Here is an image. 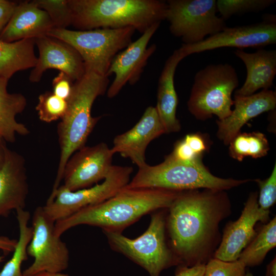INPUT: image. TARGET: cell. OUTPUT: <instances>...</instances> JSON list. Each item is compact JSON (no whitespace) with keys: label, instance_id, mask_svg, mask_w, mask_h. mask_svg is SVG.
Instances as JSON below:
<instances>
[{"label":"cell","instance_id":"1","mask_svg":"<svg viewBox=\"0 0 276 276\" xmlns=\"http://www.w3.org/2000/svg\"><path fill=\"white\" fill-rule=\"evenodd\" d=\"M229 204L224 191L179 192L168 208L166 223L169 246L178 266L205 264L206 253Z\"/></svg>","mask_w":276,"mask_h":276},{"label":"cell","instance_id":"2","mask_svg":"<svg viewBox=\"0 0 276 276\" xmlns=\"http://www.w3.org/2000/svg\"><path fill=\"white\" fill-rule=\"evenodd\" d=\"M180 192L124 187L102 202L85 207L56 221L55 233L61 237L66 231L79 225L100 227L103 231L122 233L142 216L160 209H168Z\"/></svg>","mask_w":276,"mask_h":276},{"label":"cell","instance_id":"3","mask_svg":"<svg viewBox=\"0 0 276 276\" xmlns=\"http://www.w3.org/2000/svg\"><path fill=\"white\" fill-rule=\"evenodd\" d=\"M109 82L108 77L86 70L74 83L71 95L67 100L66 111L57 126L60 154L52 191L60 186L65 165L70 156L85 146L101 119V117L91 116V108L97 97L107 91Z\"/></svg>","mask_w":276,"mask_h":276},{"label":"cell","instance_id":"4","mask_svg":"<svg viewBox=\"0 0 276 276\" xmlns=\"http://www.w3.org/2000/svg\"><path fill=\"white\" fill-rule=\"evenodd\" d=\"M72 23L78 30L132 27L140 33L165 20L166 1L68 0Z\"/></svg>","mask_w":276,"mask_h":276},{"label":"cell","instance_id":"5","mask_svg":"<svg viewBox=\"0 0 276 276\" xmlns=\"http://www.w3.org/2000/svg\"><path fill=\"white\" fill-rule=\"evenodd\" d=\"M253 180L223 178L212 174L202 158L190 162L178 161L167 155L156 165L139 167L127 189H159L183 191L199 189L225 191Z\"/></svg>","mask_w":276,"mask_h":276},{"label":"cell","instance_id":"6","mask_svg":"<svg viewBox=\"0 0 276 276\" xmlns=\"http://www.w3.org/2000/svg\"><path fill=\"white\" fill-rule=\"evenodd\" d=\"M239 85L235 68L229 63L211 64L195 75L187 102L189 112L197 119L204 121L213 116L222 120L232 112V95Z\"/></svg>","mask_w":276,"mask_h":276},{"label":"cell","instance_id":"7","mask_svg":"<svg viewBox=\"0 0 276 276\" xmlns=\"http://www.w3.org/2000/svg\"><path fill=\"white\" fill-rule=\"evenodd\" d=\"M166 216L164 211L154 212L147 229L133 239L122 233L103 232L113 250L143 267L150 276H159L163 270L178 265L166 241Z\"/></svg>","mask_w":276,"mask_h":276},{"label":"cell","instance_id":"8","mask_svg":"<svg viewBox=\"0 0 276 276\" xmlns=\"http://www.w3.org/2000/svg\"><path fill=\"white\" fill-rule=\"evenodd\" d=\"M132 27L71 30L53 28L47 35L70 44L79 54L85 70L107 76L114 57L131 42L135 32Z\"/></svg>","mask_w":276,"mask_h":276},{"label":"cell","instance_id":"9","mask_svg":"<svg viewBox=\"0 0 276 276\" xmlns=\"http://www.w3.org/2000/svg\"><path fill=\"white\" fill-rule=\"evenodd\" d=\"M166 4L169 31L182 44L198 43L227 27L217 15L216 0H168Z\"/></svg>","mask_w":276,"mask_h":276},{"label":"cell","instance_id":"10","mask_svg":"<svg viewBox=\"0 0 276 276\" xmlns=\"http://www.w3.org/2000/svg\"><path fill=\"white\" fill-rule=\"evenodd\" d=\"M132 172L133 168L130 166H112L101 183L74 191L60 186L52 191L42 208L55 222L65 218L85 207L114 196L129 183Z\"/></svg>","mask_w":276,"mask_h":276},{"label":"cell","instance_id":"11","mask_svg":"<svg viewBox=\"0 0 276 276\" xmlns=\"http://www.w3.org/2000/svg\"><path fill=\"white\" fill-rule=\"evenodd\" d=\"M55 222L42 206L36 208L32 217V236L27 248L28 255L34 261L22 271L24 276L42 271L61 272L68 267L69 250L55 234Z\"/></svg>","mask_w":276,"mask_h":276},{"label":"cell","instance_id":"12","mask_svg":"<svg viewBox=\"0 0 276 276\" xmlns=\"http://www.w3.org/2000/svg\"><path fill=\"white\" fill-rule=\"evenodd\" d=\"M276 43L275 15H265L262 22L233 27H226L221 31L197 43L182 44L178 49L185 57L221 48H259Z\"/></svg>","mask_w":276,"mask_h":276},{"label":"cell","instance_id":"13","mask_svg":"<svg viewBox=\"0 0 276 276\" xmlns=\"http://www.w3.org/2000/svg\"><path fill=\"white\" fill-rule=\"evenodd\" d=\"M114 154L103 142L91 146H84L67 161L62 174V186L74 191L98 183L109 173Z\"/></svg>","mask_w":276,"mask_h":276},{"label":"cell","instance_id":"14","mask_svg":"<svg viewBox=\"0 0 276 276\" xmlns=\"http://www.w3.org/2000/svg\"><path fill=\"white\" fill-rule=\"evenodd\" d=\"M160 24L151 26L114 57L107 73V77L114 75L106 91L109 98L116 96L127 83L134 85L138 82L149 58L156 51L155 44H148Z\"/></svg>","mask_w":276,"mask_h":276},{"label":"cell","instance_id":"15","mask_svg":"<svg viewBox=\"0 0 276 276\" xmlns=\"http://www.w3.org/2000/svg\"><path fill=\"white\" fill-rule=\"evenodd\" d=\"M269 215V210L259 208L257 193H251L238 219L226 226L214 258L227 262L238 260L242 251L256 236V223L267 221Z\"/></svg>","mask_w":276,"mask_h":276},{"label":"cell","instance_id":"16","mask_svg":"<svg viewBox=\"0 0 276 276\" xmlns=\"http://www.w3.org/2000/svg\"><path fill=\"white\" fill-rule=\"evenodd\" d=\"M39 57L33 68L29 80L39 82L44 72L50 68L65 73L76 81L85 73L84 62L76 50L67 43L49 35L35 39Z\"/></svg>","mask_w":276,"mask_h":276},{"label":"cell","instance_id":"17","mask_svg":"<svg viewBox=\"0 0 276 276\" xmlns=\"http://www.w3.org/2000/svg\"><path fill=\"white\" fill-rule=\"evenodd\" d=\"M164 133L155 107L149 106L132 128L114 137L111 149L114 154L119 153L129 158L139 168L147 164L145 152L148 145Z\"/></svg>","mask_w":276,"mask_h":276},{"label":"cell","instance_id":"18","mask_svg":"<svg viewBox=\"0 0 276 276\" xmlns=\"http://www.w3.org/2000/svg\"><path fill=\"white\" fill-rule=\"evenodd\" d=\"M29 185L23 156L7 148L0 168V217L13 210L25 209Z\"/></svg>","mask_w":276,"mask_h":276},{"label":"cell","instance_id":"19","mask_svg":"<svg viewBox=\"0 0 276 276\" xmlns=\"http://www.w3.org/2000/svg\"><path fill=\"white\" fill-rule=\"evenodd\" d=\"M234 109L222 120H217V136L227 145L240 132L241 128L250 119L265 112L275 110L276 93L263 89L248 96H234Z\"/></svg>","mask_w":276,"mask_h":276},{"label":"cell","instance_id":"20","mask_svg":"<svg viewBox=\"0 0 276 276\" xmlns=\"http://www.w3.org/2000/svg\"><path fill=\"white\" fill-rule=\"evenodd\" d=\"M54 28L46 11L33 1L17 4L8 24L0 34V40L14 42L25 39H36L47 35Z\"/></svg>","mask_w":276,"mask_h":276},{"label":"cell","instance_id":"21","mask_svg":"<svg viewBox=\"0 0 276 276\" xmlns=\"http://www.w3.org/2000/svg\"><path fill=\"white\" fill-rule=\"evenodd\" d=\"M234 53L243 61L247 71L245 82L234 96H248L260 89H269L276 75V51L260 49L247 53L237 49Z\"/></svg>","mask_w":276,"mask_h":276},{"label":"cell","instance_id":"22","mask_svg":"<svg viewBox=\"0 0 276 276\" xmlns=\"http://www.w3.org/2000/svg\"><path fill=\"white\" fill-rule=\"evenodd\" d=\"M185 57L179 49L166 61L158 79L155 108L165 133L177 132L181 125L176 117L178 97L174 86V75L178 63Z\"/></svg>","mask_w":276,"mask_h":276},{"label":"cell","instance_id":"23","mask_svg":"<svg viewBox=\"0 0 276 276\" xmlns=\"http://www.w3.org/2000/svg\"><path fill=\"white\" fill-rule=\"evenodd\" d=\"M8 80L0 78V137L6 142L14 143L17 135H27L30 131L16 119L25 109L27 99L21 94L8 92Z\"/></svg>","mask_w":276,"mask_h":276},{"label":"cell","instance_id":"24","mask_svg":"<svg viewBox=\"0 0 276 276\" xmlns=\"http://www.w3.org/2000/svg\"><path fill=\"white\" fill-rule=\"evenodd\" d=\"M35 39L14 42L0 40V78L9 79L15 73L33 68L37 61Z\"/></svg>","mask_w":276,"mask_h":276},{"label":"cell","instance_id":"25","mask_svg":"<svg viewBox=\"0 0 276 276\" xmlns=\"http://www.w3.org/2000/svg\"><path fill=\"white\" fill-rule=\"evenodd\" d=\"M19 227V238L11 259L0 271V276H24L21 267L28 259L27 246L32 236L33 228L28 225L30 214L25 209L16 211Z\"/></svg>","mask_w":276,"mask_h":276},{"label":"cell","instance_id":"26","mask_svg":"<svg viewBox=\"0 0 276 276\" xmlns=\"http://www.w3.org/2000/svg\"><path fill=\"white\" fill-rule=\"evenodd\" d=\"M276 246V217L264 225L241 252L239 260L246 266L260 264L268 252Z\"/></svg>","mask_w":276,"mask_h":276},{"label":"cell","instance_id":"27","mask_svg":"<svg viewBox=\"0 0 276 276\" xmlns=\"http://www.w3.org/2000/svg\"><path fill=\"white\" fill-rule=\"evenodd\" d=\"M228 145L229 156L239 162L247 156L253 158L262 157L270 150L266 136L260 132H240Z\"/></svg>","mask_w":276,"mask_h":276},{"label":"cell","instance_id":"28","mask_svg":"<svg viewBox=\"0 0 276 276\" xmlns=\"http://www.w3.org/2000/svg\"><path fill=\"white\" fill-rule=\"evenodd\" d=\"M275 0H217V12L224 20L235 15L258 12L275 3Z\"/></svg>","mask_w":276,"mask_h":276},{"label":"cell","instance_id":"29","mask_svg":"<svg viewBox=\"0 0 276 276\" xmlns=\"http://www.w3.org/2000/svg\"><path fill=\"white\" fill-rule=\"evenodd\" d=\"M67 107V101L56 96L52 91L40 94L36 106L39 119L45 123L61 120Z\"/></svg>","mask_w":276,"mask_h":276},{"label":"cell","instance_id":"30","mask_svg":"<svg viewBox=\"0 0 276 276\" xmlns=\"http://www.w3.org/2000/svg\"><path fill=\"white\" fill-rule=\"evenodd\" d=\"M41 9L47 12L54 28H66L72 23V12L68 0H35Z\"/></svg>","mask_w":276,"mask_h":276},{"label":"cell","instance_id":"31","mask_svg":"<svg viewBox=\"0 0 276 276\" xmlns=\"http://www.w3.org/2000/svg\"><path fill=\"white\" fill-rule=\"evenodd\" d=\"M245 268L239 259L227 262L214 258L205 265L203 276H244Z\"/></svg>","mask_w":276,"mask_h":276},{"label":"cell","instance_id":"32","mask_svg":"<svg viewBox=\"0 0 276 276\" xmlns=\"http://www.w3.org/2000/svg\"><path fill=\"white\" fill-rule=\"evenodd\" d=\"M254 181L258 183L260 188L258 199L259 208L263 210H269L276 201V163L268 178L264 180L256 179Z\"/></svg>","mask_w":276,"mask_h":276},{"label":"cell","instance_id":"33","mask_svg":"<svg viewBox=\"0 0 276 276\" xmlns=\"http://www.w3.org/2000/svg\"><path fill=\"white\" fill-rule=\"evenodd\" d=\"M73 81L65 73L60 72L52 81V92L65 100L70 98L73 86Z\"/></svg>","mask_w":276,"mask_h":276},{"label":"cell","instance_id":"34","mask_svg":"<svg viewBox=\"0 0 276 276\" xmlns=\"http://www.w3.org/2000/svg\"><path fill=\"white\" fill-rule=\"evenodd\" d=\"M193 151L198 156H202L210 148V140L208 135L201 133L187 134L183 139Z\"/></svg>","mask_w":276,"mask_h":276},{"label":"cell","instance_id":"35","mask_svg":"<svg viewBox=\"0 0 276 276\" xmlns=\"http://www.w3.org/2000/svg\"><path fill=\"white\" fill-rule=\"evenodd\" d=\"M169 155L175 159L183 162H193L202 158L195 154L183 139L175 143L173 151Z\"/></svg>","mask_w":276,"mask_h":276},{"label":"cell","instance_id":"36","mask_svg":"<svg viewBox=\"0 0 276 276\" xmlns=\"http://www.w3.org/2000/svg\"><path fill=\"white\" fill-rule=\"evenodd\" d=\"M17 3L6 0H0V34L11 18Z\"/></svg>","mask_w":276,"mask_h":276},{"label":"cell","instance_id":"37","mask_svg":"<svg viewBox=\"0 0 276 276\" xmlns=\"http://www.w3.org/2000/svg\"><path fill=\"white\" fill-rule=\"evenodd\" d=\"M205 264H199L192 267L178 266L175 276H203Z\"/></svg>","mask_w":276,"mask_h":276},{"label":"cell","instance_id":"38","mask_svg":"<svg viewBox=\"0 0 276 276\" xmlns=\"http://www.w3.org/2000/svg\"><path fill=\"white\" fill-rule=\"evenodd\" d=\"M17 242V240L1 236L0 237V249L7 253L12 252L16 247Z\"/></svg>","mask_w":276,"mask_h":276},{"label":"cell","instance_id":"39","mask_svg":"<svg viewBox=\"0 0 276 276\" xmlns=\"http://www.w3.org/2000/svg\"><path fill=\"white\" fill-rule=\"evenodd\" d=\"M6 141L0 137V168L2 167L6 156L7 147L6 145Z\"/></svg>","mask_w":276,"mask_h":276},{"label":"cell","instance_id":"40","mask_svg":"<svg viewBox=\"0 0 276 276\" xmlns=\"http://www.w3.org/2000/svg\"><path fill=\"white\" fill-rule=\"evenodd\" d=\"M275 259V257L267 266L265 276H276Z\"/></svg>","mask_w":276,"mask_h":276},{"label":"cell","instance_id":"41","mask_svg":"<svg viewBox=\"0 0 276 276\" xmlns=\"http://www.w3.org/2000/svg\"><path fill=\"white\" fill-rule=\"evenodd\" d=\"M31 276H70L67 274L61 272H53L48 271H42Z\"/></svg>","mask_w":276,"mask_h":276},{"label":"cell","instance_id":"42","mask_svg":"<svg viewBox=\"0 0 276 276\" xmlns=\"http://www.w3.org/2000/svg\"><path fill=\"white\" fill-rule=\"evenodd\" d=\"M244 276H253L252 274L250 273V272H247L246 273H245V274L244 275Z\"/></svg>","mask_w":276,"mask_h":276},{"label":"cell","instance_id":"43","mask_svg":"<svg viewBox=\"0 0 276 276\" xmlns=\"http://www.w3.org/2000/svg\"><path fill=\"white\" fill-rule=\"evenodd\" d=\"M4 257L3 256H0V263L3 261Z\"/></svg>","mask_w":276,"mask_h":276}]
</instances>
